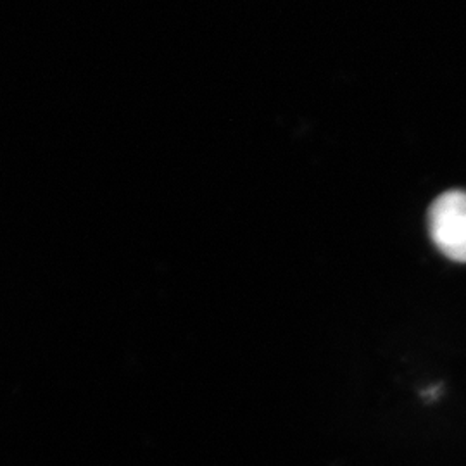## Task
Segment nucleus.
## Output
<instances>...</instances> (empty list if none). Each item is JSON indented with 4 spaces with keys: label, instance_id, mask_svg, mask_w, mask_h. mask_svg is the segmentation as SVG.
Instances as JSON below:
<instances>
[{
    "label": "nucleus",
    "instance_id": "f257e3e1",
    "mask_svg": "<svg viewBox=\"0 0 466 466\" xmlns=\"http://www.w3.org/2000/svg\"><path fill=\"white\" fill-rule=\"evenodd\" d=\"M433 244L452 261L466 263V194L451 190L431 208Z\"/></svg>",
    "mask_w": 466,
    "mask_h": 466
}]
</instances>
